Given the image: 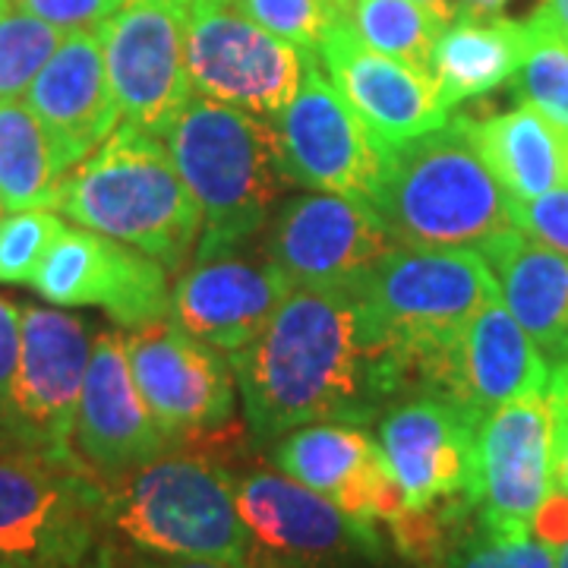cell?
<instances>
[{"mask_svg": "<svg viewBox=\"0 0 568 568\" xmlns=\"http://www.w3.org/2000/svg\"><path fill=\"white\" fill-rule=\"evenodd\" d=\"M443 568H556V549L537 534H499L474 521Z\"/></svg>", "mask_w": 568, "mask_h": 568, "instance_id": "cell-32", "label": "cell"}, {"mask_svg": "<svg viewBox=\"0 0 568 568\" xmlns=\"http://www.w3.org/2000/svg\"><path fill=\"white\" fill-rule=\"evenodd\" d=\"M275 126L294 183L373 203L383 181L386 145L369 133L332 80H325L316 54L306 58L304 80Z\"/></svg>", "mask_w": 568, "mask_h": 568, "instance_id": "cell-13", "label": "cell"}, {"mask_svg": "<svg viewBox=\"0 0 568 568\" xmlns=\"http://www.w3.org/2000/svg\"><path fill=\"white\" fill-rule=\"evenodd\" d=\"M556 568H568V540L556 549Z\"/></svg>", "mask_w": 568, "mask_h": 568, "instance_id": "cell-42", "label": "cell"}, {"mask_svg": "<svg viewBox=\"0 0 568 568\" xmlns=\"http://www.w3.org/2000/svg\"><path fill=\"white\" fill-rule=\"evenodd\" d=\"M525 22L503 17H455L443 26L433 51V80L439 82L448 108L480 99L515 80L525 58Z\"/></svg>", "mask_w": 568, "mask_h": 568, "instance_id": "cell-25", "label": "cell"}, {"mask_svg": "<svg viewBox=\"0 0 568 568\" xmlns=\"http://www.w3.org/2000/svg\"><path fill=\"white\" fill-rule=\"evenodd\" d=\"M126 568H234V566L196 562V559H159V556H140V552H133V559H130V566Z\"/></svg>", "mask_w": 568, "mask_h": 568, "instance_id": "cell-38", "label": "cell"}, {"mask_svg": "<svg viewBox=\"0 0 568 568\" xmlns=\"http://www.w3.org/2000/svg\"><path fill=\"white\" fill-rule=\"evenodd\" d=\"M354 294L383 351L410 357L455 345L477 310L499 297V284L477 250L398 246Z\"/></svg>", "mask_w": 568, "mask_h": 568, "instance_id": "cell-6", "label": "cell"}, {"mask_svg": "<svg viewBox=\"0 0 568 568\" xmlns=\"http://www.w3.org/2000/svg\"><path fill=\"white\" fill-rule=\"evenodd\" d=\"M417 7H424L426 13H433L436 20L448 26V22L458 17V7H455V0H414Z\"/></svg>", "mask_w": 568, "mask_h": 568, "instance_id": "cell-40", "label": "cell"}, {"mask_svg": "<svg viewBox=\"0 0 568 568\" xmlns=\"http://www.w3.org/2000/svg\"><path fill=\"white\" fill-rule=\"evenodd\" d=\"M544 7L549 10V17L556 20V26L568 36V0H547Z\"/></svg>", "mask_w": 568, "mask_h": 568, "instance_id": "cell-41", "label": "cell"}, {"mask_svg": "<svg viewBox=\"0 0 568 568\" xmlns=\"http://www.w3.org/2000/svg\"><path fill=\"white\" fill-rule=\"evenodd\" d=\"M241 3L272 36L291 41L310 54H316L325 36L345 20L328 0H241Z\"/></svg>", "mask_w": 568, "mask_h": 568, "instance_id": "cell-33", "label": "cell"}, {"mask_svg": "<svg viewBox=\"0 0 568 568\" xmlns=\"http://www.w3.org/2000/svg\"><path fill=\"white\" fill-rule=\"evenodd\" d=\"M263 250L291 287L357 291L398 244L373 203L320 190L275 212Z\"/></svg>", "mask_w": 568, "mask_h": 568, "instance_id": "cell-9", "label": "cell"}, {"mask_svg": "<svg viewBox=\"0 0 568 568\" xmlns=\"http://www.w3.org/2000/svg\"><path fill=\"white\" fill-rule=\"evenodd\" d=\"M63 227L54 209L0 212V284H32Z\"/></svg>", "mask_w": 568, "mask_h": 568, "instance_id": "cell-31", "label": "cell"}, {"mask_svg": "<svg viewBox=\"0 0 568 568\" xmlns=\"http://www.w3.org/2000/svg\"><path fill=\"white\" fill-rule=\"evenodd\" d=\"M547 357L508 313L503 297H493L477 310L448 354L443 402L480 420L508 402L547 392Z\"/></svg>", "mask_w": 568, "mask_h": 568, "instance_id": "cell-23", "label": "cell"}, {"mask_svg": "<svg viewBox=\"0 0 568 568\" xmlns=\"http://www.w3.org/2000/svg\"><path fill=\"white\" fill-rule=\"evenodd\" d=\"M54 306H99L126 332L174 316L168 268L133 246L67 224L32 278Z\"/></svg>", "mask_w": 568, "mask_h": 568, "instance_id": "cell-14", "label": "cell"}, {"mask_svg": "<svg viewBox=\"0 0 568 568\" xmlns=\"http://www.w3.org/2000/svg\"><path fill=\"white\" fill-rule=\"evenodd\" d=\"M234 503L256 544L291 568L320 562L383 559L376 525H364L325 499L323 493L297 484L282 470H246L231 477Z\"/></svg>", "mask_w": 568, "mask_h": 568, "instance_id": "cell-16", "label": "cell"}, {"mask_svg": "<svg viewBox=\"0 0 568 568\" xmlns=\"http://www.w3.org/2000/svg\"><path fill=\"white\" fill-rule=\"evenodd\" d=\"M164 452H171V443L142 402L123 332L104 328L92 342L73 424V455L99 480H108L162 458Z\"/></svg>", "mask_w": 568, "mask_h": 568, "instance_id": "cell-18", "label": "cell"}, {"mask_svg": "<svg viewBox=\"0 0 568 568\" xmlns=\"http://www.w3.org/2000/svg\"><path fill=\"white\" fill-rule=\"evenodd\" d=\"M104 530L140 556L234 568H287L246 530L231 474L205 455L164 452L102 480Z\"/></svg>", "mask_w": 568, "mask_h": 568, "instance_id": "cell-2", "label": "cell"}, {"mask_svg": "<svg viewBox=\"0 0 568 568\" xmlns=\"http://www.w3.org/2000/svg\"><path fill=\"white\" fill-rule=\"evenodd\" d=\"M508 0H455L458 17H477V20H489L499 17L506 10Z\"/></svg>", "mask_w": 568, "mask_h": 568, "instance_id": "cell-39", "label": "cell"}, {"mask_svg": "<svg viewBox=\"0 0 568 568\" xmlns=\"http://www.w3.org/2000/svg\"><path fill=\"white\" fill-rule=\"evenodd\" d=\"M0 212H3V209H0Z\"/></svg>", "mask_w": 568, "mask_h": 568, "instance_id": "cell-46", "label": "cell"}, {"mask_svg": "<svg viewBox=\"0 0 568 568\" xmlns=\"http://www.w3.org/2000/svg\"><path fill=\"white\" fill-rule=\"evenodd\" d=\"M102 534V480L80 458L0 455V559L80 568Z\"/></svg>", "mask_w": 568, "mask_h": 568, "instance_id": "cell-7", "label": "cell"}, {"mask_svg": "<svg viewBox=\"0 0 568 568\" xmlns=\"http://www.w3.org/2000/svg\"><path fill=\"white\" fill-rule=\"evenodd\" d=\"M63 174L61 155L29 104L0 102V209H51Z\"/></svg>", "mask_w": 568, "mask_h": 568, "instance_id": "cell-27", "label": "cell"}, {"mask_svg": "<svg viewBox=\"0 0 568 568\" xmlns=\"http://www.w3.org/2000/svg\"><path fill=\"white\" fill-rule=\"evenodd\" d=\"M0 568H39V566H22V562H7V559H0Z\"/></svg>", "mask_w": 568, "mask_h": 568, "instance_id": "cell-44", "label": "cell"}, {"mask_svg": "<svg viewBox=\"0 0 568 568\" xmlns=\"http://www.w3.org/2000/svg\"><path fill=\"white\" fill-rule=\"evenodd\" d=\"M484 260L496 275L499 297L508 313L540 347L549 366L568 361V256L525 237L521 231H506L493 237Z\"/></svg>", "mask_w": 568, "mask_h": 568, "instance_id": "cell-24", "label": "cell"}, {"mask_svg": "<svg viewBox=\"0 0 568 568\" xmlns=\"http://www.w3.org/2000/svg\"><path fill=\"white\" fill-rule=\"evenodd\" d=\"M549 414H552V489L568 496V361L549 366Z\"/></svg>", "mask_w": 568, "mask_h": 568, "instance_id": "cell-36", "label": "cell"}, {"mask_svg": "<svg viewBox=\"0 0 568 568\" xmlns=\"http://www.w3.org/2000/svg\"><path fill=\"white\" fill-rule=\"evenodd\" d=\"M123 342L142 402L171 446L196 443L231 424L237 379L222 351L193 338L171 316L126 332Z\"/></svg>", "mask_w": 568, "mask_h": 568, "instance_id": "cell-10", "label": "cell"}, {"mask_svg": "<svg viewBox=\"0 0 568 568\" xmlns=\"http://www.w3.org/2000/svg\"><path fill=\"white\" fill-rule=\"evenodd\" d=\"M474 511L480 528L534 534L552 496V414L547 392L489 410L477 420Z\"/></svg>", "mask_w": 568, "mask_h": 568, "instance_id": "cell-15", "label": "cell"}, {"mask_svg": "<svg viewBox=\"0 0 568 568\" xmlns=\"http://www.w3.org/2000/svg\"><path fill=\"white\" fill-rule=\"evenodd\" d=\"M162 140L203 215L196 256L253 241L294 183L275 121L231 104L190 99Z\"/></svg>", "mask_w": 568, "mask_h": 568, "instance_id": "cell-5", "label": "cell"}, {"mask_svg": "<svg viewBox=\"0 0 568 568\" xmlns=\"http://www.w3.org/2000/svg\"><path fill=\"white\" fill-rule=\"evenodd\" d=\"M272 462L282 474L323 493L364 525H388L405 508V496L388 470L386 455L364 426H297L275 439Z\"/></svg>", "mask_w": 568, "mask_h": 568, "instance_id": "cell-21", "label": "cell"}, {"mask_svg": "<svg viewBox=\"0 0 568 568\" xmlns=\"http://www.w3.org/2000/svg\"><path fill=\"white\" fill-rule=\"evenodd\" d=\"M474 136L511 203L568 186L566 145L530 104L474 121Z\"/></svg>", "mask_w": 568, "mask_h": 568, "instance_id": "cell-26", "label": "cell"}, {"mask_svg": "<svg viewBox=\"0 0 568 568\" xmlns=\"http://www.w3.org/2000/svg\"><path fill=\"white\" fill-rule=\"evenodd\" d=\"M63 39L67 32L10 3L0 13V102L22 99Z\"/></svg>", "mask_w": 568, "mask_h": 568, "instance_id": "cell-30", "label": "cell"}, {"mask_svg": "<svg viewBox=\"0 0 568 568\" xmlns=\"http://www.w3.org/2000/svg\"><path fill=\"white\" fill-rule=\"evenodd\" d=\"M227 361L260 443L310 424L364 426L392 407L386 351L354 291L291 287L263 332Z\"/></svg>", "mask_w": 568, "mask_h": 568, "instance_id": "cell-1", "label": "cell"}, {"mask_svg": "<svg viewBox=\"0 0 568 568\" xmlns=\"http://www.w3.org/2000/svg\"><path fill=\"white\" fill-rule=\"evenodd\" d=\"M51 209L159 260L168 272L190 263L203 237L200 205L164 140L126 121L63 174Z\"/></svg>", "mask_w": 568, "mask_h": 568, "instance_id": "cell-3", "label": "cell"}, {"mask_svg": "<svg viewBox=\"0 0 568 568\" xmlns=\"http://www.w3.org/2000/svg\"><path fill=\"white\" fill-rule=\"evenodd\" d=\"M22 347V310L13 301L0 297V433H7L10 417V398L17 383ZM10 436V433H7Z\"/></svg>", "mask_w": 568, "mask_h": 568, "instance_id": "cell-37", "label": "cell"}, {"mask_svg": "<svg viewBox=\"0 0 568 568\" xmlns=\"http://www.w3.org/2000/svg\"><path fill=\"white\" fill-rule=\"evenodd\" d=\"M10 3L61 32H77V29H99L121 10L123 0H10Z\"/></svg>", "mask_w": 568, "mask_h": 568, "instance_id": "cell-35", "label": "cell"}, {"mask_svg": "<svg viewBox=\"0 0 568 568\" xmlns=\"http://www.w3.org/2000/svg\"><path fill=\"white\" fill-rule=\"evenodd\" d=\"M7 7H10V0H0V13H3Z\"/></svg>", "mask_w": 568, "mask_h": 568, "instance_id": "cell-45", "label": "cell"}, {"mask_svg": "<svg viewBox=\"0 0 568 568\" xmlns=\"http://www.w3.org/2000/svg\"><path fill=\"white\" fill-rule=\"evenodd\" d=\"M80 316L54 306H22V347L7 433L22 452L73 455V424L92 357Z\"/></svg>", "mask_w": 568, "mask_h": 568, "instance_id": "cell-12", "label": "cell"}, {"mask_svg": "<svg viewBox=\"0 0 568 568\" xmlns=\"http://www.w3.org/2000/svg\"><path fill=\"white\" fill-rule=\"evenodd\" d=\"M22 102L48 130L67 171L99 149L121 123L99 29L67 32Z\"/></svg>", "mask_w": 568, "mask_h": 568, "instance_id": "cell-22", "label": "cell"}, {"mask_svg": "<svg viewBox=\"0 0 568 568\" xmlns=\"http://www.w3.org/2000/svg\"><path fill=\"white\" fill-rule=\"evenodd\" d=\"M345 22L373 51L433 77V51L443 22L414 0H354Z\"/></svg>", "mask_w": 568, "mask_h": 568, "instance_id": "cell-29", "label": "cell"}, {"mask_svg": "<svg viewBox=\"0 0 568 568\" xmlns=\"http://www.w3.org/2000/svg\"><path fill=\"white\" fill-rule=\"evenodd\" d=\"M316 58L328 70V80L342 92V99L386 149L439 130L452 118L439 82L429 73L373 51L345 20L325 36Z\"/></svg>", "mask_w": 568, "mask_h": 568, "instance_id": "cell-20", "label": "cell"}, {"mask_svg": "<svg viewBox=\"0 0 568 568\" xmlns=\"http://www.w3.org/2000/svg\"><path fill=\"white\" fill-rule=\"evenodd\" d=\"M477 420L443 398H405L383 410L379 448L407 508L474 506Z\"/></svg>", "mask_w": 568, "mask_h": 568, "instance_id": "cell-17", "label": "cell"}, {"mask_svg": "<svg viewBox=\"0 0 568 568\" xmlns=\"http://www.w3.org/2000/svg\"><path fill=\"white\" fill-rule=\"evenodd\" d=\"M528 44L515 73V92L559 133L568 159V36L540 7L525 20Z\"/></svg>", "mask_w": 568, "mask_h": 568, "instance_id": "cell-28", "label": "cell"}, {"mask_svg": "<svg viewBox=\"0 0 568 568\" xmlns=\"http://www.w3.org/2000/svg\"><path fill=\"white\" fill-rule=\"evenodd\" d=\"M99 36L121 121L164 136L193 99L186 0H123L121 10L99 26Z\"/></svg>", "mask_w": 568, "mask_h": 568, "instance_id": "cell-11", "label": "cell"}, {"mask_svg": "<svg viewBox=\"0 0 568 568\" xmlns=\"http://www.w3.org/2000/svg\"><path fill=\"white\" fill-rule=\"evenodd\" d=\"M511 224L530 241L568 256V186H556L537 200L511 203Z\"/></svg>", "mask_w": 568, "mask_h": 568, "instance_id": "cell-34", "label": "cell"}, {"mask_svg": "<svg viewBox=\"0 0 568 568\" xmlns=\"http://www.w3.org/2000/svg\"><path fill=\"white\" fill-rule=\"evenodd\" d=\"M310 51L272 36L241 0H186L193 92L275 121L304 80Z\"/></svg>", "mask_w": 568, "mask_h": 568, "instance_id": "cell-8", "label": "cell"}, {"mask_svg": "<svg viewBox=\"0 0 568 568\" xmlns=\"http://www.w3.org/2000/svg\"><path fill=\"white\" fill-rule=\"evenodd\" d=\"M328 3H332L342 17H347V10H351V3H354V0H328Z\"/></svg>", "mask_w": 568, "mask_h": 568, "instance_id": "cell-43", "label": "cell"}, {"mask_svg": "<svg viewBox=\"0 0 568 568\" xmlns=\"http://www.w3.org/2000/svg\"><path fill=\"white\" fill-rule=\"evenodd\" d=\"M373 209L395 244L414 250H484L515 227L470 118H448L446 126L386 149Z\"/></svg>", "mask_w": 568, "mask_h": 568, "instance_id": "cell-4", "label": "cell"}, {"mask_svg": "<svg viewBox=\"0 0 568 568\" xmlns=\"http://www.w3.org/2000/svg\"><path fill=\"white\" fill-rule=\"evenodd\" d=\"M287 291L291 282L265 250L250 256L241 246H231L193 256L171 287V310L193 338L231 357L263 332Z\"/></svg>", "mask_w": 568, "mask_h": 568, "instance_id": "cell-19", "label": "cell"}]
</instances>
